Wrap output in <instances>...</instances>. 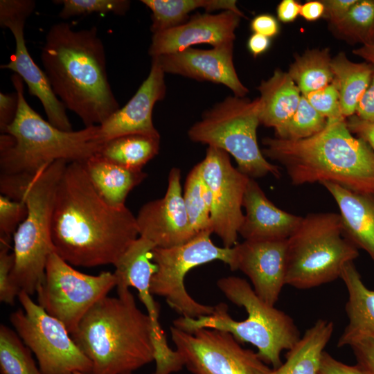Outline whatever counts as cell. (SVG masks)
Segmentation results:
<instances>
[{"mask_svg": "<svg viewBox=\"0 0 374 374\" xmlns=\"http://www.w3.org/2000/svg\"><path fill=\"white\" fill-rule=\"evenodd\" d=\"M55 252L72 266L118 262L139 237L136 217L125 206L109 205L82 162L69 163L57 186L51 223Z\"/></svg>", "mask_w": 374, "mask_h": 374, "instance_id": "1", "label": "cell"}, {"mask_svg": "<svg viewBox=\"0 0 374 374\" xmlns=\"http://www.w3.org/2000/svg\"><path fill=\"white\" fill-rule=\"evenodd\" d=\"M40 57L55 94L85 127L100 125L119 109L96 26L75 30L67 22L53 24Z\"/></svg>", "mask_w": 374, "mask_h": 374, "instance_id": "2", "label": "cell"}, {"mask_svg": "<svg viewBox=\"0 0 374 374\" xmlns=\"http://www.w3.org/2000/svg\"><path fill=\"white\" fill-rule=\"evenodd\" d=\"M263 155L280 164L292 185L324 181L374 194V152L348 129L346 119L328 122L319 133L287 141L265 137Z\"/></svg>", "mask_w": 374, "mask_h": 374, "instance_id": "3", "label": "cell"}, {"mask_svg": "<svg viewBox=\"0 0 374 374\" xmlns=\"http://www.w3.org/2000/svg\"><path fill=\"white\" fill-rule=\"evenodd\" d=\"M99 300L71 337L91 363V374L132 373L154 359L152 326L128 287Z\"/></svg>", "mask_w": 374, "mask_h": 374, "instance_id": "4", "label": "cell"}, {"mask_svg": "<svg viewBox=\"0 0 374 374\" xmlns=\"http://www.w3.org/2000/svg\"><path fill=\"white\" fill-rule=\"evenodd\" d=\"M11 81L19 106L14 121L0 136V180L24 184L57 160L83 163L99 152V125L78 131L58 129L28 105L21 78L15 73Z\"/></svg>", "mask_w": 374, "mask_h": 374, "instance_id": "5", "label": "cell"}, {"mask_svg": "<svg viewBox=\"0 0 374 374\" xmlns=\"http://www.w3.org/2000/svg\"><path fill=\"white\" fill-rule=\"evenodd\" d=\"M217 285L230 301L245 309L246 319L234 320L228 313L227 305L219 303L208 316L180 317L174 320L173 326L183 330L206 328L228 332L239 343L254 346L259 357L273 369L278 368L283 363L281 353L290 350L301 337L293 319L262 301L244 278L223 277Z\"/></svg>", "mask_w": 374, "mask_h": 374, "instance_id": "6", "label": "cell"}, {"mask_svg": "<svg viewBox=\"0 0 374 374\" xmlns=\"http://www.w3.org/2000/svg\"><path fill=\"white\" fill-rule=\"evenodd\" d=\"M68 163L57 160L26 184L2 194L23 200L28 208L27 215L12 238V278L20 292L30 296L43 283L48 258L55 251L51 237L53 212L57 186Z\"/></svg>", "mask_w": 374, "mask_h": 374, "instance_id": "7", "label": "cell"}, {"mask_svg": "<svg viewBox=\"0 0 374 374\" xmlns=\"http://www.w3.org/2000/svg\"><path fill=\"white\" fill-rule=\"evenodd\" d=\"M358 256L359 249L344 235L339 213H308L287 239L285 284L308 290L332 282Z\"/></svg>", "mask_w": 374, "mask_h": 374, "instance_id": "8", "label": "cell"}, {"mask_svg": "<svg viewBox=\"0 0 374 374\" xmlns=\"http://www.w3.org/2000/svg\"><path fill=\"white\" fill-rule=\"evenodd\" d=\"M260 103L235 96H228L206 111L202 118L188 131L195 143L222 149L231 154L238 169L251 179L269 174L278 179L280 168L263 155L257 141L260 124Z\"/></svg>", "mask_w": 374, "mask_h": 374, "instance_id": "9", "label": "cell"}, {"mask_svg": "<svg viewBox=\"0 0 374 374\" xmlns=\"http://www.w3.org/2000/svg\"><path fill=\"white\" fill-rule=\"evenodd\" d=\"M211 231L199 233L194 238L181 245L154 247L152 260L157 270L150 281L153 295L163 296L168 304L182 317L198 319L213 313L215 306L196 301L187 292L184 278L193 268L220 260L230 266L233 248L220 247L211 239Z\"/></svg>", "mask_w": 374, "mask_h": 374, "instance_id": "10", "label": "cell"}, {"mask_svg": "<svg viewBox=\"0 0 374 374\" xmlns=\"http://www.w3.org/2000/svg\"><path fill=\"white\" fill-rule=\"evenodd\" d=\"M24 291L18 295L22 308L12 312L10 321L35 355L42 374L91 373V363L64 325L50 315Z\"/></svg>", "mask_w": 374, "mask_h": 374, "instance_id": "11", "label": "cell"}, {"mask_svg": "<svg viewBox=\"0 0 374 374\" xmlns=\"http://www.w3.org/2000/svg\"><path fill=\"white\" fill-rule=\"evenodd\" d=\"M116 285L114 273H82L54 251L48 258L45 278L36 294L38 304L60 321L71 335L88 311Z\"/></svg>", "mask_w": 374, "mask_h": 374, "instance_id": "12", "label": "cell"}, {"mask_svg": "<svg viewBox=\"0 0 374 374\" xmlns=\"http://www.w3.org/2000/svg\"><path fill=\"white\" fill-rule=\"evenodd\" d=\"M172 340L184 366L193 374H271L272 369L252 350L225 331L170 327Z\"/></svg>", "mask_w": 374, "mask_h": 374, "instance_id": "13", "label": "cell"}, {"mask_svg": "<svg viewBox=\"0 0 374 374\" xmlns=\"http://www.w3.org/2000/svg\"><path fill=\"white\" fill-rule=\"evenodd\" d=\"M199 163L211 195L212 232L224 247L232 248L244 220L242 208L250 178L232 165L226 152L215 147L208 146Z\"/></svg>", "mask_w": 374, "mask_h": 374, "instance_id": "14", "label": "cell"}, {"mask_svg": "<svg viewBox=\"0 0 374 374\" xmlns=\"http://www.w3.org/2000/svg\"><path fill=\"white\" fill-rule=\"evenodd\" d=\"M35 5L33 0L0 1V26L9 28L15 41V52L7 64L1 65V69L12 70L21 78L29 93L39 100L51 125L64 131H72L66 107L55 94L44 71L34 62L26 45L25 21Z\"/></svg>", "mask_w": 374, "mask_h": 374, "instance_id": "15", "label": "cell"}, {"mask_svg": "<svg viewBox=\"0 0 374 374\" xmlns=\"http://www.w3.org/2000/svg\"><path fill=\"white\" fill-rule=\"evenodd\" d=\"M154 247L151 241L139 236L116 264L114 273L117 278L116 287L131 286L137 290L151 320L156 364L152 374H172L181 370L184 365L178 352L168 345L159 323V304L153 299L150 291L151 278L157 270L156 265L151 262L152 250Z\"/></svg>", "mask_w": 374, "mask_h": 374, "instance_id": "16", "label": "cell"}, {"mask_svg": "<svg viewBox=\"0 0 374 374\" xmlns=\"http://www.w3.org/2000/svg\"><path fill=\"white\" fill-rule=\"evenodd\" d=\"M136 219L139 236L149 240L156 247L181 245L197 235L184 204L179 168L170 170L165 195L143 204Z\"/></svg>", "mask_w": 374, "mask_h": 374, "instance_id": "17", "label": "cell"}, {"mask_svg": "<svg viewBox=\"0 0 374 374\" xmlns=\"http://www.w3.org/2000/svg\"><path fill=\"white\" fill-rule=\"evenodd\" d=\"M232 248L230 269L247 275L256 294L274 306L286 285L287 240H244Z\"/></svg>", "mask_w": 374, "mask_h": 374, "instance_id": "18", "label": "cell"}, {"mask_svg": "<svg viewBox=\"0 0 374 374\" xmlns=\"http://www.w3.org/2000/svg\"><path fill=\"white\" fill-rule=\"evenodd\" d=\"M233 43L204 50L188 48L177 53L152 57L166 73L199 81L222 84L234 96L243 98L249 89L241 82L233 64Z\"/></svg>", "mask_w": 374, "mask_h": 374, "instance_id": "19", "label": "cell"}, {"mask_svg": "<svg viewBox=\"0 0 374 374\" xmlns=\"http://www.w3.org/2000/svg\"><path fill=\"white\" fill-rule=\"evenodd\" d=\"M241 16L232 11L196 13L184 24L154 33L148 53L152 57L181 51L193 45L213 47L233 43Z\"/></svg>", "mask_w": 374, "mask_h": 374, "instance_id": "20", "label": "cell"}, {"mask_svg": "<svg viewBox=\"0 0 374 374\" xmlns=\"http://www.w3.org/2000/svg\"><path fill=\"white\" fill-rule=\"evenodd\" d=\"M165 73L152 60L147 78L135 94L121 108L99 125L98 140L102 143L129 134H145L159 136L154 127L152 112L157 102L166 96Z\"/></svg>", "mask_w": 374, "mask_h": 374, "instance_id": "21", "label": "cell"}, {"mask_svg": "<svg viewBox=\"0 0 374 374\" xmlns=\"http://www.w3.org/2000/svg\"><path fill=\"white\" fill-rule=\"evenodd\" d=\"M242 206L245 213L239 235L247 240H287L303 218L277 207L251 178Z\"/></svg>", "mask_w": 374, "mask_h": 374, "instance_id": "22", "label": "cell"}, {"mask_svg": "<svg viewBox=\"0 0 374 374\" xmlns=\"http://www.w3.org/2000/svg\"><path fill=\"white\" fill-rule=\"evenodd\" d=\"M320 184L339 207L345 236L374 262V194L354 192L328 181Z\"/></svg>", "mask_w": 374, "mask_h": 374, "instance_id": "23", "label": "cell"}, {"mask_svg": "<svg viewBox=\"0 0 374 374\" xmlns=\"http://www.w3.org/2000/svg\"><path fill=\"white\" fill-rule=\"evenodd\" d=\"M340 278L348 292L345 311L348 322L337 341L338 348L362 337L374 338V290L364 285L354 262L344 267Z\"/></svg>", "mask_w": 374, "mask_h": 374, "instance_id": "24", "label": "cell"}, {"mask_svg": "<svg viewBox=\"0 0 374 374\" xmlns=\"http://www.w3.org/2000/svg\"><path fill=\"white\" fill-rule=\"evenodd\" d=\"M83 165L98 194L115 208L125 206L128 194L148 176L142 170L122 166L98 154L83 162Z\"/></svg>", "mask_w": 374, "mask_h": 374, "instance_id": "25", "label": "cell"}, {"mask_svg": "<svg viewBox=\"0 0 374 374\" xmlns=\"http://www.w3.org/2000/svg\"><path fill=\"white\" fill-rule=\"evenodd\" d=\"M260 91V124L275 130L283 125L296 112L301 93L287 72L276 69L257 87Z\"/></svg>", "mask_w": 374, "mask_h": 374, "instance_id": "26", "label": "cell"}, {"mask_svg": "<svg viewBox=\"0 0 374 374\" xmlns=\"http://www.w3.org/2000/svg\"><path fill=\"white\" fill-rule=\"evenodd\" d=\"M334 323L318 319L285 355V361L271 374H317L324 348L332 337Z\"/></svg>", "mask_w": 374, "mask_h": 374, "instance_id": "27", "label": "cell"}, {"mask_svg": "<svg viewBox=\"0 0 374 374\" xmlns=\"http://www.w3.org/2000/svg\"><path fill=\"white\" fill-rule=\"evenodd\" d=\"M333 75L332 82L336 87L339 98L341 112L347 118L355 114L357 107L368 87L373 65L366 62H354L345 53L340 52L331 60Z\"/></svg>", "mask_w": 374, "mask_h": 374, "instance_id": "28", "label": "cell"}, {"mask_svg": "<svg viewBox=\"0 0 374 374\" xmlns=\"http://www.w3.org/2000/svg\"><path fill=\"white\" fill-rule=\"evenodd\" d=\"M152 12L150 30L152 33L170 29L186 23L189 14L197 9L206 12L217 10L232 11L242 17L243 12L237 6L235 0H142Z\"/></svg>", "mask_w": 374, "mask_h": 374, "instance_id": "29", "label": "cell"}, {"mask_svg": "<svg viewBox=\"0 0 374 374\" xmlns=\"http://www.w3.org/2000/svg\"><path fill=\"white\" fill-rule=\"evenodd\" d=\"M159 136L129 134L103 143L97 154L122 166L142 170L159 153Z\"/></svg>", "mask_w": 374, "mask_h": 374, "instance_id": "30", "label": "cell"}, {"mask_svg": "<svg viewBox=\"0 0 374 374\" xmlns=\"http://www.w3.org/2000/svg\"><path fill=\"white\" fill-rule=\"evenodd\" d=\"M331 60L328 48L308 49L295 57L287 73L302 95L332 82Z\"/></svg>", "mask_w": 374, "mask_h": 374, "instance_id": "31", "label": "cell"}, {"mask_svg": "<svg viewBox=\"0 0 374 374\" xmlns=\"http://www.w3.org/2000/svg\"><path fill=\"white\" fill-rule=\"evenodd\" d=\"M183 198L190 223L195 232L211 231V195L205 184L199 163L188 172L184 183Z\"/></svg>", "mask_w": 374, "mask_h": 374, "instance_id": "32", "label": "cell"}, {"mask_svg": "<svg viewBox=\"0 0 374 374\" xmlns=\"http://www.w3.org/2000/svg\"><path fill=\"white\" fill-rule=\"evenodd\" d=\"M333 33L350 44H374V0H357L345 17L331 25Z\"/></svg>", "mask_w": 374, "mask_h": 374, "instance_id": "33", "label": "cell"}, {"mask_svg": "<svg viewBox=\"0 0 374 374\" xmlns=\"http://www.w3.org/2000/svg\"><path fill=\"white\" fill-rule=\"evenodd\" d=\"M15 330L0 326V374H42L33 357Z\"/></svg>", "mask_w": 374, "mask_h": 374, "instance_id": "34", "label": "cell"}, {"mask_svg": "<svg viewBox=\"0 0 374 374\" xmlns=\"http://www.w3.org/2000/svg\"><path fill=\"white\" fill-rule=\"evenodd\" d=\"M327 123V119L302 95L294 114L283 125L274 130L275 137L287 141L305 139L321 132Z\"/></svg>", "mask_w": 374, "mask_h": 374, "instance_id": "35", "label": "cell"}, {"mask_svg": "<svg viewBox=\"0 0 374 374\" xmlns=\"http://www.w3.org/2000/svg\"><path fill=\"white\" fill-rule=\"evenodd\" d=\"M53 2L62 5L59 17L64 19L93 12L122 15L129 10L131 3L127 0H56Z\"/></svg>", "mask_w": 374, "mask_h": 374, "instance_id": "36", "label": "cell"}, {"mask_svg": "<svg viewBox=\"0 0 374 374\" xmlns=\"http://www.w3.org/2000/svg\"><path fill=\"white\" fill-rule=\"evenodd\" d=\"M27 213L28 208L23 200L0 195V244L10 245L15 231Z\"/></svg>", "mask_w": 374, "mask_h": 374, "instance_id": "37", "label": "cell"}, {"mask_svg": "<svg viewBox=\"0 0 374 374\" xmlns=\"http://www.w3.org/2000/svg\"><path fill=\"white\" fill-rule=\"evenodd\" d=\"M303 96L328 122L345 120L341 112L339 93L332 82Z\"/></svg>", "mask_w": 374, "mask_h": 374, "instance_id": "38", "label": "cell"}, {"mask_svg": "<svg viewBox=\"0 0 374 374\" xmlns=\"http://www.w3.org/2000/svg\"><path fill=\"white\" fill-rule=\"evenodd\" d=\"M10 250V245L0 244V301L12 305L20 290L12 278L15 259L13 253Z\"/></svg>", "mask_w": 374, "mask_h": 374, "instance_id": "39", "label": "cell"}, {"mask_svg": "<svg viewBox=\"0 0 374 374\" xmlns=\"http://www.w3.org/2000/svg\"><path fill=\"white\" fill-rule=\"evenodd\" d=\"M351 348L357 360V364L368 374H374V338L362 337L353 341Z\"/></svg>", "mask_w": 374, "mask_h": 374, "instance_id": "40", "label": "cell"}, {"mask_svg": "<svg viewBox=\"0 0 374 374\" xmlns=\"http://www.w3.org/2000/svg\"><path fill=\"white\" fill-rule=\"evenodd\" d=\"M317 374H368L359 365H348L335 359L328 352L321 355Z\"/></svg>", "mask_w": 374, "mask_h": 374, "instance_id": "41", "label": "cell"}, {"mask_svg": "<svg viewBox=\"0 0 374 374\" xmlns=\"http://www.w3.org/2000/svg\"><path fill=\"white\" fill-rule=\"evenodd\" d=\"M19 106L17 93H0V130L3 134L14 121Z\"/></svg>", "mask_w": 374, "mask_h": 374, "instance_id": "42", "label": "cell"}, {"mask_svg": "<svg viewBox=\"0 0 374 374\" xmlns=\"http://www.w3.org/2000/svg\"><path fill=\"white\" fill-rule=\"evenodd\" d=\"M346 123L349 131L363 140L374 152V121L364 120L353 114L346 119Z\"/></svg>", "mask_w": 374, "mask_h": 374, "instance_id": "43", "label": "cell"}, {"mask_svg": "<svg viewBox=\"0 0 374 374\" xmlns=\"http://www.w3.org/2000/svg\"><path fill=\"white\" fill-rule=\"evenodd\" d=\"M357 0H321L324 5L323 17L334 25L341 20L348 12Z\"/></svg>", "mask_w": 374, "mask_h": 374, "instance_id": "44", "label": "cell"}, {"mask_svg": "<svg viewBox=\"0 0 374 374\" xmlns=\"http://www.w3.org/2000/svg\"><path fill=\"white\" fill-rule=\"evenodd\" d=\"M250 28L253 33H258L269 38L277 35L280 30L276 18L268 13H262L256 16L251 21Z\"/></svg>", "mask_w": 374, "mask_h": 374, "instance_id": "45", "label": "cell"}, {"mask_svg": "<svg viewBox=\"0 0 374 374\" xmlns=\"http://www.w3.org/2000/svg\"><path fill=\"white\" fill-rule=\"evenodd\" d=\"M355 114L362 119L374 121V65L370 84L359 101Z\"/></svg>", "mask_w": 374, "mask_h": 374, "instance_id": "46", "label": "cell"}, {"mask_svg": "<svg viewBox=\"0 0 374 374\" xmlns=\"http://www.w3.org/2000/svg\"><path fill=\"white\" fill-rule=\"evenodd\" d=\"M301 4L295 0H283L276 8L278 19L283 23L294 21L299 15Z\"/></svg>", "mask_w": 374, "mask_h": 374, "instance_id": "47", "label": "cell"}, {"mask_svg": "<svg viewBox=\"0 0 374 374\" xmlns=\"http://www.w3.org/2000/svg\"><path fill=\"white\" fill-rule=\"evenodd\" d=\"M324 10L321 1H308L301 4L299 15L306 21H314L323 17Z\"/></svg>", "mask_w": 374, "mask_h": 374, "instance_id": "48", "label": "cell"}, {"mask_svg": "<svg viewBox=\"0 0 374 374\" xmlns=\"http://www.w3.org/2000/svg\"><path fill=\"white\" fill-rule=\"evenodd\" d=\"M270 44V38L258 33H253L247 41L248 50L255 57L265 53Z\"/></svg>", "mask_w": 374, "mask_h": 374, "instance_id": "49", "label": "cell"}, {"mask_svg": "<svg viewBox=\"0 0 374 374\" xmlns=\"http://www.w3.org/2000/svg\"><path fill=\"white\" fill-rule=\"evenodd\" d=\"M353 53L363 58L367 63L374 65V44L361 46L353 50Z\"/></svg>", "mask_w": 374, "mask_h": 374, "instance_id": "50", "label": "cell"}, {"mask_svg": "<svg viewBox=\"0 0 374 374\" xmlns=\"http://www.w3.org/2000/svg\"><path fill=\"white\" fill-rule=\"evenodd\" d=\"M73 374H83V373H80V372H75ZM125 374H133V373H125Z\"/></svg>", "mask_w": 374, "mask_h": 374, "instance_id": "51", "label": "cell"}]
</instances>
